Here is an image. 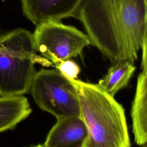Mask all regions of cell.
I'll return each instance as SVG.
<instances>
[{"label":"cell","instance_id":"1","mask_svg":"<svg viewBox=\"0 0 147 147\" xmlns=\"http://www.w3.org/2000/svg\"><path fill=\"white\" fill-rule=\"evenodd\" d=\"M70 80L76 89L80 117L88 129L84 147H130L122 106L98 84Z\"/></svg>","mask_w":147,"mask_h":147},{"label":"cell","instance_id":"2","mask_svg":"<svg viewBox=\"0 0 147 147\" xmlns=\"http://www.w3.org/2000/svg\"><path fill=\"white\" fill-rule=\"evenodd\" d=\"M83 26L91 45L112 64L132 63L138 53L126 31L119 0H83L75 17Z\"/></svg>","mask_w":147,"mask_h":147},{"label":"cell","instance_id":"3","mask_svg":"<svg viewBox=\"0 0 147 147\" xmlns=\"http://www.w3.org/2000/svg\"><path fill=\"white\" fill-rule=\"evenodd\" d=\"M52 63L38 55L33 34L18 28L0 36V96L22 95L30 90L34 65Z\"/></svg>","mask_w":147,"mask_h":147},{"label":"cell","instance_id":"4","mask_svg":"<svg viewBox=\"0 0 147 147\" xmlns=\"http://www.w3.org/2000/svg\"><path fill=\"white\" fill-rule=\"evenodd\" d=\"M30 90L38 107L57 119L80 117L76 89L57 69L42 68L36 72Z\"/></svg>","mask_w":147,"mask_h":147},{"label":"cell","instance_id":"5","mask_svg":"<svg viewBox=\"0 0 147 147\" xmlns=\"http://www.w3.org/2000/svg\"><path fill=\"white\" fill-rule=\"evenodd\" d=\"M33 37L37 52L53 64L80 55L85 47L91 45L86 33L60 21L38 24Z\"/></svg>","mask_w":147,"mask_h":147},{"label":"cell","instance_id":"6","mask_svg":"<svg viewBox=\"0 0 147 147\" xmlns=\"http://www.w3.org/2000/svg\"><path fill=\"white\" fill-rule=\"evenodd\" d=\"M26 18L38 25L74 17L83 0H20Z\"/></svg>","mask_w":147,"mask_h":147},{"label":"cell","instance_id":"7","mask_svg":"<svg viewBox=\"0 0 147 147\" xmlns=\"http://www.w3.org/2000/svg\"><path fill=\"white\" fill-rule=\"evenodd\" d=\"M87 126L80 117L57 119L49 131L44 147H84L88 139Z\"/></svg>","mask_w":147,"mask_h":147},{"label":"cell","instance_id":"8","mask_svg":"<svg viewBox=\"0 0 147 147\" xmlns=\"http://www.w3.org/2000/svg\"><path fill=\"white\" fill-rule=\"evenodd\" d=\"M131 44L138 53L147 26V0H119Z\"/></svg>","mask_w":147,"mask_h":147},{"label":"cell","instance_id":"9","mask_svg":"<svg viewBox=\"0 0 147 147\" xmlns=\"http://www.w3.org/2000/svg\"><path fill=\"white\" fill-rule=\"evenodd\" d=\"M131 116L135 142L147 144V73L142 72L138 76Z\"/></svg>","mask_w":147,"mask_h":147},{"label":"cell","instance_id":"10","mask_svg":"<svg viewBox=\"0 0 147 147\" xmlns=\"http://www.w3.org/2000/svg\"><path fill=\"white\" fill-rule=\"evenodd\" d=\"M28 99L22 96H0V133L14 128L31 113Z\"/></svg>","mask_w":147,"mask_h":147},{"label":"cell","instance_id":"11","mask_svg":"<svg viewBox=\"0 0 147 147\" xmlns=\"http://www.w3.org/2000/svg\"><path fill=\"white\" fill-rule=\"evenodd\" d=\"M135 69L133 63L129 61L113 63L97 84L107 93L114 96L119 90L127 86Z\"/></svg>","mask_w":147,"mask_h":147},{"label":"cell","instance_id":"12","mask_svg":"<svg viewBox=\"0 0 147 147\" xmlns=\"http://www.w3.org/2000/svg\"><path fill=\"white\" fill-rule=\"evenodd\" d=\"M54 65L56 68L69 80L76 79L80 71L78 64L71 59L61 60Z\"/></svg>","mask_w":147,"mask_h":147},{"label":"cell","instance_id":"13","mask_svg":"<svg viewBox=\"0 0 147 147\" xmlns=\"http://www.w3.org/2000/svg\"><path fill=\"white\" fill-rule=\"evenodd\" d=\"M141 49H142V72L144 73H147V26Z\"/></svg>","mask_w":147,"mask_h":147},{"label":"cell","instance_id":"14","mask_svg":"<svg viewBox=\"0 0 147 147\" xmlns=\"http://www.w3.org/2000/svg\"><path fill=\"white\" fill-rule=\"evenodd\" d=\"M31 147H44V146L42 145H41V144H38V145H35V146H31Z\"/></svg>","mask_w":147,"mask_h":147}]
</instances>
